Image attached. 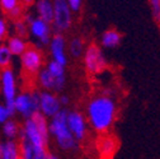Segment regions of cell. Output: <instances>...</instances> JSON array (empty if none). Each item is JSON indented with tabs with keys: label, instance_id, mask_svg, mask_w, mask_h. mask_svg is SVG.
Returning <instances> with one entry per match:
<instances>
[{
	"label": "cell",
	"instance_id": "6da1fadb",
	"mask_svg": "<svg viewBox=\"0 0 160 159\" xmlns=\"http://www.w3.org/2000/svg\"><path fill=\"white\" fill-rule=\"evenodd\" d=\"M85 117L93 131L99 135L108 134L117 118L116 98L102 93L90 97L85 108Z\"/></svg>",
	"mask_w": 160,
	"mask_h": 159
},
{
	"label": "cell",
	"instance_id": "7a4b0ae2",
	"mask_svg": "<svg viewBox=\"0 0 160 159\" xmlns=\"http://www.w3.org/2000/svg\"><path fill=\"white\" fill-rule=\"evenodd\" d=\"M68 112L69 110L62 108L56 116H53L48 122V131H50V136L55 139V141L60 149L65 151H74L80 148V144L75 140V137L69 130Z\"/></svg>",
	"mask_w": 160,
	"mask_h": 159
},
{
	"label": "cell",
	"instance_id": "3957f363",
	"mask_svg": "<svg viewBox=\"0 0 160 159\" xmlns=\"http://www.w3.org/2000/svg\"><path fill=\"white\" fill-rule=\"evenodd\" d=\"M83 64L87 73L93 76L101 75L108 68V60L104 52L95 44H92L85 47V51L83 55Z\"/></svg>",
	"mask_w": 160,
	"mask_h": 159
},
{
	"label": "cell",
	"instance_id": "277c9868",
	"mask_svg": "<svg viewBox=\"0 0 160 159\" xmlns=\"http://www.w3.org/2000/svg\"><path fill=\"white\" fill-rule=\"evenodd\" d=\"M39 93L37 90L23 92L15 98V112H19L26 120L31 118L34 113L39 112Z\"/></svg>",
	"mask_w": 160,
	"mask_h": 159
},
{
	"label": "cell",
	"instance_id": "5b68a950",
	"mask_svg": "<svg viewBox=\"0 0 160 159\" xmlns=\"http://www.w3.org/2000/svg\"><path fill=\"white\" fill-rule=\"evenodd\" d=\"M72 12L66 0H53V22L52 28L56 33H62L71 27Z\"/></svg>",
	"mask_w": 160,
	"mask_h": 159
},
{
	"label": "cell",
	"instance_id": "8992f818",
	"mask_svg": "<svg viewBox=\"0 0 160 159\" xmlns=\"http://www.w3.org/2000/svg\"><path fill=\"white\" fill-rule=\"evenodd\" d=\"M88 120L83 112L71 110L68 112V126L75 140L80 144L84 141L88 135Z\"/></svg>",
	"mask_w": 160,
	"mask_h": 159
},
{
	"label": "cell",
	"instance_id": "52a82bcc",
	"mask_svg": "<svg viewBox=\"0 0 160 159\" xmlns=\"http://www.w3.org/2000/svg\"><path fill=\"white\" fill-rule=\"evenodd\" d=\"M2 88L5 99V107L8 108L10 116L15 113V98H17V84H15V75L12 69H4L2 73Z\"/></svg>",
	"mask_w": 160,
	"mask_h": 159
},
{
	"label": "cell",
	"instance_id": "ba28073f",
	"mask_svg": "<svg viewBox=\"0 0 160 159\" xmlns=\"http://www.w3.org/2000/svg\"><path fill=\"white\" fill-rule=\"evenodd\" d=\"M119 143L117 137L112 134H103L99 135L95 141V153L98 159H112L117 153Z\"/></svg>",
	"mask_w": 160,
	"mask_h": 159
},
{
	"label": "cell",
	"instance_id": "9c48e42d",
	"mask_svg": "<svg viewBox=\"0 0 160 159\" xmlns=\"http://www.w3.org/2000/svg\"><path fill=\"white\" fill-rule=\"evenodd\" d=\"M21 63L27 74L37 75L42 70L43 55L37 47H28L26 52L21 56Z\"/></svg>",
	"mask_w": 160,
	"mask_h": 159
},
{
	"label": "cell",
	"instance_id": "30bf717a",
	"mask_svg": "<svg viewBox=\"0 0 160 159\" xmlns=\"http://www.w3.org/2000/svg\"><path fill=\"white\" fill-rule=\"evenodd\" d=\"M29 27V33L38 39V44H37V49L39 50L42 46H50L51 42V31H52V26L43 22L42 19H39L38 17H36L34 21L28 26Z\"/></svg>",
	"mask_w": 160,
	"mask_h": 159
},
{
	"label": "cell",
	"instance_id": "8fae6325",
	"mask_svg": "<svg viewBox=\"0 0 160 159\" xmlns=\"http://www.w3.org/2000/svg\"><path fill=\"white\" fill-rule=\"evenodd\" d=\"M61 110L62 106L58 101V97L55 93L46 90L39 93V112L46 118H52Z\"/></svg>",
	"mask_w": 160,
	"mask_h": 159
},
{
	"label": "cell",
	"instance_id": "7c38bea8",
	"mask_svg": "<svg viewBox=\"0 0 160 159\" xmlns=\"http://www.w3.org/2000/svg\"><path fill=\"white\" fill-rule=\"evenodd\" d=\"M19 150H21V158L22 159H46L47 149L38 148L34 144H32L28 139L24 136L23 131H19Z\"/></svg>",
	"mask_w": 160,
	"mask_h": 159
},
{
	"label": "cell",
	"instance_id": "4fadbf2b",
	"mask_svg": "<svg viewBox=\"0 0 160 159\" xmlns=\"http://www.w3.org/2000/svg\"><path fill=\"white\" fill-rule=\"evenodd\" d=\"M50 52L52 60L57 61L64 66L68 65V56H66V41L61 33H55L50 42Z\"/></svg>",
	"mask_w": 160,
	"mask_h": 159
},
{
	"label": "cell",
	"instance_id": "5bb4252c",
	"mask_svg": "<svg viewBox=\"0 0 160 159\" xmlns=\"http://www.w3.org/2000/svg\"><path fill=\"white\" fill-rule=\"evenodd\" d=\"M24 136L28 139V140L34 144L38 148H42V149H47V145H48V141H46L43 136L41 135V132L38 131L34 121L32 120V118H28V120H26L24 125H23V129H22Z\"/></svg>",
	"mask_w": 160,
	"mask_h": 159
},
{
	"label": "cell",
	"instance_id": "9a60e30c",
	"mask_svg": "<svg viewBox=\"0 0 160 159\" xmlns=\"http://www.w3.org/2000/svg\"><path fill=\"white\" fill-rule=\"evenodd\" d=\"M37 17L43 22L52 26L53 22V2L51 0H38L36 3Z\"/></svg>",
	"mask_w": 160,
	"mask_h": 159
},
{
	"label": "cell",
	"instance_id": "2e32d148",
	"mask_svg": "<svg viewBox=\"0 0 160 159\" xmlns=\"http://www.w3.org/2000/svg\"><path fill=\"white\" fill-rule=\"evenodd\" d=\"M121 41H122V34L113 28L104 31L103 34L101 36V45L104 49H116L117 46H119Z\"/></svg>",
	"mask_w": 160,
	"mask_h": 159
},
{
	"label": "cell",
	"instance_id": "e0dca14e",
	"mask_svg": "<svg viewBox=\"0 0 160 159\" xmlns=\"http://www.w3.org/2000/svg\"><path fill=\"white\" fill-rule=\"evenodd\" d=\"M56 79L55 76H52L50 74V71L45 68L37 74V83L39 84L43 90L46 92H55V87H56Z\"/></svg>",
	"mask_w": 160,
	"mask_h": 159
},
{
	"label": "cell",
	"instance_id": "ac0fdd59",
	"mask_svg": "<svg viewBox=\"0 0 160 159\" xmlns=\"http://www.w3.org/2000/svg\"><path fill=\"white\" fill-rule=\"evenodd\" d=\"M8 47H9L13 56H22L26 52V50L28 49V45L24 41V38H21L18 36H13L8 41Z\"/></svg>",
	"mask_w": 160,
	"mask_h": 159
},
{
	"label": "cell",
	"instance_id": "d6986e66",
	"mask_svg": "<svg viewBox=\"0 0 160 159\" xmlns=\"http://www.w3.org/2000/svg\"><path fill=\"white\" fill-rule=\"evenodd\" d=\"M31 118L34 121L38 131L41 132V135L43 136V139H45L46 141H48L50 140V131H48V121H47V118L41 112L34 113Z\"/></svg>",
	"mask_w": 160,
	"mask_h": 159
},
{
	"label": "cell",
	"instance_id": "ffe728a7",
	"mask_svg": "<svg viewBox=\"0 0 160 159\" xmlns=\"http://www.w3.org/2000/svg\"><path fill=\"white\" fill-rule=\"evenodd\" d=\"M84 51H85V45H84L83 38L82 37H72L69 42V54L72 57L79 59V57H83Z\"/></svg>",
	"mask_w": 160,
	"mask_h": 159
},
{
	"label": "cell",
	"instance_id": "44dd1931",
	"mask_svg": "<svg viewBox=\"0 0 160 159\" xmlns=\"http://www.w3.org/2000/svg\"><path fill=\"white\" fill-rule=\"evenodd\" d=\"M3 146H4L5 159H22L19 144H17L14 140H8L7 143H3Z\"/></svg>",
	"mask_w": 160,
	"mask_h": 159
},
{
	"label": "cell",
	"instance_id": "7402d4cb",
	"mask_svg": "<svg viewBox=\"0 0 160 159\" xmlns=\"http://www.w3.org/2000/svg\"><path fill=\"white\" fill-rule=\"evenodd\" d=\"M12 59H13V55L9 47L5 45H0V68L8 69V66L12 64Z\"/></svg>",
	"mask_w": 160,
	"mask_h": 159
},
{
	"label": "cell",
	"instance_id": "603a6c76",
	"mask_svg": "<svg viewBox=\"0 0 160 159\" xmlns=\"http://www.w3.org/2000/svg\"><path fill=\"white\" fill-rule=\"evenodd\" d=\"M46 69L50 71V74L55 78H61V76H65V66L58 64L57 61L55 60H51L47 63L46 65Z\"/></svg>",
	"mask_w": 160,
	"mask_h": 159
},
{
	"label": "cell",
	"instance_id": "cb8c5ba5",
	"mask_svg": "<svg viewBox=\"0 0 160 159\" xmlns=\"http://www.w3.org/2000/svg\"><path fill=\"white\" fill-rule=\"evenodd\" d=\"M19 131H21V130H19V126L14 121H12V120H8L3 125V132H4V135L10 139V140H13L14 137H17L19 135Z\"/></svg>",
	"mask_w": 160,
	"mask_h": 159
},
{
	"label": "cell",
	"instance_id": "d4e9b609",
	"mask_svg": "<svg viewBox=\"0 0 160 159\" xmlns=\"http://www.w3.org/2000/svg\"><path fill=\"white\" fill-rule=\"evenodd\" d=\"M14 32H15V36L21 37V38H24L27 34H28V24L23 21V19H17V21H14Z\"/></svg>",
	"mask_w": 160,
	"mask_h": 159
},
{
	"label": "cell",
	"instance_id": "484cf974",
	"mask_svg": "<svg viewBox=\"0 0 160 159\" xmlns=\"http://www.w3.org/2000/svg\"><path fill=\"white\" fill-rule=\"evenodd\" d=\"M19 5H21L19 4V0H0V7H2L3 10L8 14Z\"/></svg>",
	"mask_w": 160,
	"mask_h": 159
},
{
	"label": "cell",
	"instance_id": "4316f807",
	"mask_svg": "<svg viewBox=\"0 0 160 159\" xmlns=\"http://www.w3.org/2000/svg\"><path fill=\"white\" fill-rule=\"evenodd\" d=\"M149 5L152 13V17L158 21L160 17V0H149Z\"/></svg>",
	"mask_w": 160,
	"mask_h": 159
},
{
	"label": "cell",
	"instance_id": "83f0119b",
	"mask_svg": "<svg viewBox=\"0 0 160 159\" xmlns=\"http://www.w3.org/2000/svg\"><path fill=\"white\" fill-rule=\"evenodd\" d=\"M68 4H69V8L71 9L72 13H76L82 9V5H83V0H66Z\"/></svg>",
	"mask_w": 160,
	"mask_h": 159
},
{
	"label": "cell",
	"instance_id": "f1b7e54d",
	"mask_svg": "<svg viewBox=\"0 0 160 159\" xmlns=\"http://www.w3.org/2000/svg\"><path fill=\"white\" fill-rule=\"evenodd\" d=\"M9 117H10V113H9L8 108L3 105H0V124L4 125L9 120Z\"/></svg>",
	"mask_w": 160,
	"mask_h": 159
},
{
	"label": "cell",
	"instance_id": "f546056e",
	"mask_svg": "<svg viewBox=\"0 0 160 159\" xmlns=\"http://www.w3.org/2000/svg\"><path fill=\"white\" fill-rule=\"evenodd\" d=\"M7 31H8V27H7V23L4 22V19L0 18V41L5 37L7 34Z\"/></svg>",
	"mask_w": 160,
	"mask_h": 159
},
{
	"label": "cell",
	"instance_id": "4dcf8cb0",
	"mask_svg": "<svg viewBox=\"0 0 160 159\" xmlns=\"http://www.w3.org/2000/svg\"><path fill=\"white\" fill-rule=\"evenodd\" d=\"M22 10H23V8H22V5H19V7H17L14 10H12L10 13H9V15L13 18V19H19V17L22 15Z\"/></svg>",
	"mask_w": 160,
	"mask_h": 159
},
{
	"label": "cell",
	"instance_id": "1f68e13d",
	"mask_svg": "<svg viewBox=\"0 0 160 159\" xmlns=\"http://www.w3.org/2000/svg\"><path fill=\"white\" fill-rule=\"evenodd\" d=\"M58 101H60V103H61L62 108H65V106H68L69 102H70V98L66 94H61V95H58Z\"/></svg>",
	"mask_w": 160,
	"mask_h": 159
},
{
	"label": "cell",
	"instance_id": "d6a6232c",
	"mask_svg": "<svg viewBox=\"0 0 160 159\" xmlns=\"http://www.w3.org/2000/svg\"><path fill=\"white\" fill-rule=\"evenodd\" d=\"M19 2H21L23 5H32L33 4V2H34V0H19Z\"/></svg>",
	"mask_w": 160,
	"mask_h": 159
},
{
	"label": "cell",
	"instance_id": "836d02e7",
	"mask_svg": "<svg viewBox=\"0 0 160 159\" xmlns=\"http://www.w3.org/2000/svg\"><path fill=\"white\" fill-rule=\"evenodd\" d=\"M46 159H60V158H58L56 154H53V153H47Z\"/></svg>",
	"mask_w": 160,
	"mask_h": 159
},
{
	"label": "cell",
	"instance_id": "e575fe53",
	"mask_svg": "<svg viewBox=\"0 0 160 159\" xmlns=\"http://www.w3.org/2000/svg\"><path fill=\"white\" fill-rule=\"evenodd\" d=\"M0 159H5V154H4V146H3V144H0Z\"/></svg>",
	"mask_w": 160,
	"mask_h": 159
},
{
	"label": "cell",
	"instance_id": "d590c367",
	"mask_svg": "<svg viewBox=\"0 0 160 159\" xmlns=\"http://www.w3.org/2000/svg\"><path fill=\"white\" fill-rule=\"evenodd\" d=\"M158 22H159V24H160V17H159V19H158Z\"/></svg>",
	"mask_w": 160,
	"mask_h": 159
}]
</instances>
